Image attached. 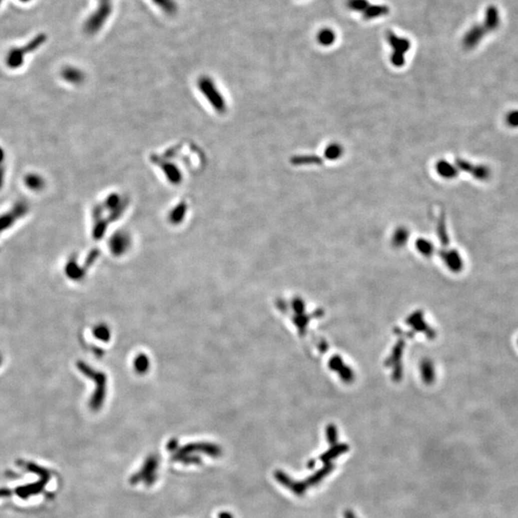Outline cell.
I'll use <instances>...</instances> for the list:
<instances>
[{
    "label": "cell",
    "instance_id": "cell-8",
    "mask_svg": "<svg viewBox=\"0 0 518 518\" xmlns=\"http://www.w3.org/2000/svg\"><path fill=\"white\" fill-rule=\"evenodd\" d=\"M22 182L26 189L32 193L42 192L46 187L44 177L37 172H29L25 174Z\"/></svg>",
    "mask_w": 518,
    "mask_h": 518
},
{
    "label": "cell",
    "instance_id": "cell-1",
    "mask_svg": "<svg viewBox=\"0 0 518 518\" xmlns=\"http://www.w3.org/2000/svg\"><path fill=\"white\" fill-rule=\"evenodd\" d=\"M333 469H334V466L331 463L326 464L322 470L318 471L315 475L311 476L307 481H304V482H296L293 479H291L286 473H284L280 470H277L275 472V478L280 485H282L283 487H286V489L290 490L297 496H301L309 487H312V486L319 484L329 473H331Z\"/></svg>",
    "mask_w": 518,
    "mask_h": 518
},
{
    "label": "cell",
    "instance_id": "cell-5",
    "mask_svg": "<svg viewBox=\"0 0 518 518\" xmlns=\"http://www.w3.org/2000/svg\"><path fill=\"white\" fill-rule=\"evenodd\" d=\"M41 41L42 40H40L38 38V40L31 42V44L26 45L25 47L13 48L11 51H9V53H7V55L5 57L6 66L13 70L20 68L22 66V64L24 63L25 56L29 53H32L37 47H39V45L42 43Z\"/></svg>",
    "mask_w": 518,
    "mask_h": 518
},
{
    "label": "cell",
    "instance_id": "cell-9",
    "mask_svg": "<svg viewBox=\"0 0 518 518\" xmlns=\"http://www.w3.org/2000/svg\"><path fill=\"white\" fill-rule=\"evenodd\" d=\"M60 79L71 85H79L84 83V74L81 69L74 66H65L60 70Z\"/></svg>",
    "mask_w": 518,
    "mask_h": 518
},
{
    "label": "cell",
    "instance_id": "cell-4",
    "mask_svg": "<svg viewBox=\"0 0 518 518\" xmlns=\"http://www.w3.org/2000/svg\"><path fill=\"white\" fill-rule=\"evenodd\" d=\"M112 11L111 0H99V6L96 11L90 15L85 24V31L89 34L99 31L108 18Z\"/></svg>",
    "mask_w": 518,
    "mask_h": 518
},
{
    "label": "cell",
    "instance_id": "cell-2",
    "mask_svg": "<svg viewBox=\"0 0 518 518\" xmlns=\"http://www.w3.org/2000/svg\"><path fill=\"white\" fill-rule=\"evenodd\" d=\"M30 210V207L28 203L24 200L16 201L9 206L7 209H5L3 212L0 213V235L11 229L12 226H14L18 221L28 214Z\"/></svg>",
    "mask_w": 518,
    "mask_h": 518
},
{
    "label": "cell",
    "instance_id": "cell-13",
    "mask_svg": "<svg viewBox=\"0 0 518 518\" xmlns=\"http://www.w3.org/2000/svg\"><path fill=\"white\" fill-rule=\"evenodd\" d=\"M8 162H7V152L5 149L0 145V191L2 190L5 181H6V176H7V170H8Z\"/></svg>",
    "mask_w": 518,
    "mask_h": 518
},
{
    "label": "cell",
    "instance_id": "cell-11",
    "mask_svg": "<svg viewBox=\"0 0 518 518\" xmlns=\"http://www.w3.org/2000/svg\"><path fill=\"white\" fill-rule=\"evenodd\" d=\"M317 38L320 44L324 46H329L332 45L336 40V34L332 29L324 28L318 33Z\"/></svg>",
    "mask_w": 518,
    "mask_h": 518
},
{
    "label": "cell",
    "instance_id": "cell-6",
    "mask_svg": "<svg viewBox=\"0 0 518 518\" xmlns=\"http://www.w3.org/2000/svg\"><path fill=\"white\" fill-rule=\"evenodd\" d=\"M388 40L391 46L395 49V52L392 56L393 62L397 65H401L404 62V54L409 50L411 46L409 39L398 36L393 32H389Z\"/></svg>",
    "mask_w": 518,
    "mask_h": 518
},
{
    "label": "cell",
    "instance_id": "cell-16",
    "mask_svg": "<svg viewBox=\"0 0 518 518\" xmlns=\"http://www.w3.org/2000/svg\"><path fill=\"white\" fill-rule=\"evenodd\" d=\"M345 517H346V518H355V516H354V514H352V513L350 512V511H348V512H346V514H345Z\"/></svg>",
    "mask_w": 518,
    "mask_h": 518
},
{
    "label": "cell",
    "instance_id": "cell-14",
    "mask_svg": "<svg viewBox=\"0 0 518 518\" xmlns=\"http://www.w3.org/2000/svg\"><path fill=\"white\" fill-rule=\"evenodd\" d=\"M347 5L352 11L364 12L371 3L368 0H348Z\"/></svg>",
    "mask_w": 518,
    "mask_h": 518
},
{
    "label": "cell",
    "instance_id": "cell-3",
    "mask_svg": "<svg viewBox=\"0 0 518 518\" xmlns=\"http://www.w3.org/2000/svg\"><path fill=\"white\" fill-rule=\"evenodd\" d=\"M159 460L157 455H151L145 460L141 470L137 471L130 479L132 485L143 482L147 486H151L157 480V471L158 469Z\"/></svg>",
    "mask_w": 518,
    "mask_h": 518
},
{
    "label": "cell",
    "instance_id": "cell-12",
    "mask_svg": "<svg viewBox=\"0 0 518 518\" xmlns=\"http://www.w3.org/2000/svg\"><path fill=\"white\" fill-rule=\"evenodd\" d=\"M162 12L167 15H174L178 12V4L175 0H152Z\"/></svg>",
    "mask_w": 518,
    "mask_h": 518
},
{
    "label": "cell",
    "instance_id": "cell-15",
    "mask_svg": "<svg viewBox=\"0 0 518 518\" xmlns=\"http://www.w3.org/2000/svg\"><path fill=\"white\" fill-rule=\"evenodd\" d=\"M219 518H232V516H231L230 514H229V513H226V512H225V513H221V514L219 515Z\"/></svg>",
    "mask_w": 518,
    "mask_h": 518
},
{
    "label": "cell",
    "instance_id": "cell-10",
    "mask_svg": "<svg viewBox=\"0 0 518 518\" xmlns=\"http://www.w3.org/2000/svg\"><path fill=\"white\" fill-rule=\"evenodd\" d=\"M390 12V9L386 5H370L366 11L363 12V17L366 20H371L377 17H381L387 15Z\"/></svg>",
    "mask_w": 518,
    "mask_h": 518
},
{
    "label": "cell",
    "instance_id": "cell-7",
    "mask_svg": "<svg viewBox=\"0 0 518 518\" xmlns=\"http://www.w3.org/2000/svg\"><path fill=\"white\" fill-rule=\"evenodd\" d=\"M196 452L204 453L211 456L212 458H218L222 455V450L220 447L209 444H193L188 445L185 447H182L180 449L178 453H183V454H192Z\"/></svg>",
    "mask_w": 518,
    "mask_h": 518
}]
</instances>
